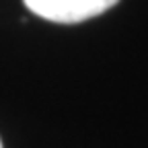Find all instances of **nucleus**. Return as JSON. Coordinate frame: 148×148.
<instances>
[{
    "label": "nucleus",
    "mask_w": 148,
    "mask_h": 148,
    "mask_svg": "<svg viewBox=\"0 0 148 148\" xmlns=\"http://www.w3.org/2000/svg\"><path fill=\"white\" fill-rule=\"evenodd\" d=\"M0 148H2V140H0Z\"/></svg>",
    "instance_id": "obj_2"
},
{
    "label": "nucleus",
    "mask_w": 148,
    "mask_h": 148,
    "mask_svg": "<svg viewBox=\"0 0 148 148\" xmlns=\"http://www.w3.org/2000/svg\"><path fill=\"white\" fill-rule=\"evenodd\" d=\"M23 2L33 14L45 21L72 25L109 10L119 0H23Z\"/></svg>",
    "instance_id": "obj_1"
}]
</instances>
